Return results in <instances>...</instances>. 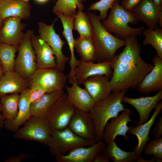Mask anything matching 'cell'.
<instances>
[{
    "instance_id": "cell-38",
    "label": "cell",
    "mask_w": 162,
    "mask_h": 162,
    "mask_svg": "<svg viewBox=\"0 0 162 162\" xmlns=\"http://www.w3.org/2000/svg\"><path fill=\"white\" fill-rule=\"evenodd\" d=\"M142 0H122L120 5L126 10L133 12Z\"/></svg>"
},
{
    "instance_id": "cell-20",
    "label": "cell",
    "mask_w": 162,
    "mask_h": 162,
    "mask_svg": "<svg viewBox=\"0 0 162 162\" xmlns=\"http://www.w3.org/2000/svg\"><path fill=\"white\" fill-rule=\"evenodd\" d=\"M55 14L59 18L62 22L63 30L62 33L66 39L68 44L70 53V58L69 60L70 66V71L68 76L69 82L70 83L76 81L75 76V70L76 68L78 65L80 60H77L74 52V39L73 34V21L74 17H70L66 16L59 13Z\"/></svg>"
},
{
    "instance_id": "cell-43",
    "label": "cell",
    "mask_w": 162,
    "mask_h": 162,
    "mask_svg": "<svg viewBox=\"0 0 162 162\" xmlns=\"http://www.w3.org/2000/svg\"><path fill=\"white\" fill-rule=\"evenodd\" d=\"M158 24L160 28L162 27V12L160 13L158 18Z\"/></svg>"
},
{
    "instance_id": "cell-1",
    "label": "cell",
    "mask_w": 162,
    "mask_h": 162,
    "mask_svg": "<svg viewBox=\"0 0 162 162\" xmlns=\"http://www.w3.org/2000/svg\"><path fill=\"white\" fill-rule=\"evenodd\" d=\"M123 50L112 61L113 70L109 86L112 92L134 89L152 70L153 65L141 57V46L136 36L126 38Z\"/></svg>"
},
{
    "instance_id": "cell-26",
    "label": "cell",
    "mask_w": 162,
    "mask_h": 162,
    "mask_svg": "<svg viewBox=\"0 0 162 162\" xmlns=\"http://www.w3.org/2000/svg\"><path fill=\"white\" fill-rule=\"evenodd\" d=\"M28 88L20 94L19 111L16 117L12 120H5L3 128L5 130L14 132L31 117Z\"/></svg>"
},
{
    "instance_id": "cell-45",
    "label": "cell",
    "mask_w": 162,
    "mask_h": 162,
    "mask_svg": "<svg viewBox=\"0 0 162 162\" xmlns=\"http://www.w3.org/2000/svg\"><path fill=\"white\" fill-rule=\"evenodd\" d=\"M157 4L162 6V0H153Z\"/></svg>"
},
{
    "instance_id": "cell-22",
    "label": "cell",
    "mask_w": 162,
    "mask_h": 162,
    "mask_svg": "<svg viewBox=\"0 0 162 162\" xmlns=\"http://www.w3.org/2000/svg\"><path fill=\"white\" fill-rule=\"evenodd\" d=\"M110 79L103 75H95L87 78L82 84L95 103L106 98L111 93Z\"/></svg>"
},
{
    "instance_id": "cell-48",
    "label": "cell",
    "mask_w": 162,
    "mask_h": 162,
    "mask_svg": "<svg viewBox=\"0 0 162 162\" xmlns=\"http://www.w3.org/2000/svg\"><path fill=\"white\" fill-rule=\"evenodd\" d=\"M3 20H2L0 15V28L2 26Z\"/></svg>"
},
{
    "instance_id": "cell-8",
    "label": "cell",
    "mask_w": 162,
    "mask_h": 162,
    "mask_svg": "<svg viewBox=\"0 0 162 162\" xmlns=\"http://www.w3.org/2000/svg\"><path fill=\"white\" fill-rule=\"evenodd\" d=\"M51 134V130L46 121L31 116L23 127L14 132L13 137L36 141L47 146Z\"/></svg>"
},
{
    "instance_id": "cell-13",
    "label": "cell",
    "mask_w": 162,
    "mask_h": 162,
    "mask_svg": "<svg viewBox=\"0 0 162 162\" xmlns=\"http://www.w3.org/2000/svg\"><path fill=\"white\" fill-rule=\"evenodd\" d=\"M111 61H105L94 63L86 62L81 59L75 70L76 82L79 85L88 77L95 75H104L110 79L112 77L113 70Z\"/></svg>"
},
{
    "instance_id": "cell-5",
    "label": "cell",
    "mask_w": 162,
    "mask_h": 162,
    "mask_svg": "<svg viewBox=\"0 0 162 162\" xmlns=\"http://www.w3.org/2000/svg\"><path fill=\"white\" fill-rule=\"evenodd\" d=\"M34 31L27 30L18 46L15 61L14 70L23 78L28 80L37 70L36 54L31 43Z\"/></svg>"
},
{
    "instance_id": "cell-39",
    "label": "cell",
    "mask_w": 162,
    "mask_h": 162,
    "mask_svg": "<svg viewBox=\"0 0 162 162\" xmlns=\"http://www.w3.org/2000/svg\"><path fill=\"white\" fill-rule=\"evenodd\" d=\"M152 135L155 138H160L162 136V117H160L152 131Z\"/></svg>"
},
{
    "instance_id": "cell-18",
    "label": "cell",
    "mask_w": 162,
    "mask_h": 162,
    "mask_svg": "<svg viewBox=\"0 0 162 162\" xmlns=\"http://www.w3.org/2000/svg\"><path fill=\"white\" fill-rule=\"evenodd\" d=\"M31 43L36 56L37 69L56 68V58L51 47L39 35L34 34Z\"/></svg>"
},
{
    "instance_id": "cell-10",
    "label": "cell",
    "mask_w": 162,
    "mask_h": 162,
    "mask_svg": "<svg viewBox=\"0 0 162 162\" xmlns=\"http://www.w3.org/2000/svg\"><path fill=\"white\" fill-rule=\"evenodd\" d=\"M56 20L57 19H55L50 25L43 22H39L38 24L39 35L53 50L56 58L57 68L63 71L66 63L69 61L70 58L63 54L62 48L65 42L61 39L54 29V25Z\"/></svg>"
},
{
    "instance_id": "cell-3",
    "label": "cell",
    "mask_w": 162,
    "mask_h": 162,
    "mask_svg": "<svg viewBox=\"0 0 162 162\" xmlns=\"http://www.w3.org/2000/svg\"><path fill=\"white\" fill-rule=\"evenodd\" d=\"M87 14L93 28L96 61H112L117 51L125 46L126 40L114 36L107 31L102 25L99 16L91 12H88Z\"/></svg>"
},
{
    "instance_id": "cell-30",
    "label": "cell",
    "mask_w": 162,
    "mask_h": 162,
    "mask_svg": "<svg viewBox=\"0 0 162 162\" xmlns=\"http://www.w3.org/2000/svg\"><path fill=\"white\" fill-rule=\"evenodd\" d=\"M20 94L14 93L0 96L2 113L5 120H12L17 116L19 111Z\"/></svg>"
},
{
    "instance_id": "cell-41",
    "label": "cell",
    "mask_w": 162,
    "mask_h": 162,
    "mask_svg": "<svg viewBox=\"0 0 162 162\" xmlns=\"http://www.w3.org/2000/svg\"><path fill=\"white\" fill-rule=\"evenodd\" d=\"M110 160L102 152L97 154L94 157L93 162H109Z\"/></svg>"
},
{
    "instance_id": "cell-2",
    "label": "cell",
    "mask_w": 162,
    "mask_h": 162,
    "mask_svg": "<svg viewBox=\"0 0 162 162\" xmlns=\"http://www.w3.org/2000/svg\"><path fill=\"white\" fill-rule=\"evenodd\" d=\"M128 91L112 92L105 99L95 103L88 112L94 124L96 142L102 139L105 127L109 121L125 110L122 98Z\"/></svg>"
},
{
    "instance_id": "cell-6",
    "label": "cell",
    "mask_w": 162,
    "mask_h": 162,
    "mask_svg": "<svg viewBox=\"0 0 162 162\" xmlns=\"http://www.w3.org/2000/svg\"><path fill=\"white\" fill-rule=\"evenodd\" d=\"M95 143L78 136L67 127L52 131L47 146L51 154L55 156L65 154L76 147L90 146Z\"/></svg>"
},
{
    "instance_id": "cell-37",
    "label": "cell",
    "mask_w": 162,
    "mask_h": 162,
    "mask_svg": "<svg viewBox=\"0 0 162 162\" xmlns=\"http://www.w3.org/2000/svg\"><path fill=\"white\" fill-rule=\"evenodd\" d=\"M29 84L28 95L31 104L39 99L46 92L43 87L38 82H32Z\"/></svg>"
},
{
    "instance_id": "cell-16",
    "label": "cell",
    "mask_w": 162,
    "mask_h": 162,
    "mask_svg": "<svg viewBox=\"0 0 162 162\" xmlns=\"http://www.w3.org/2000/svg\"><path fill=\"white\" fill-rule=\"evenodd\" d=\"M152 62L153 68L136 87L138 92L148 94L162 90V58L156 55Z\"/></svg>"
},
{
    "instance_id": "cell-32",
    "label": "cell",
    "mask_w": 162,
    "mask_h": 162,
    "mask_svg": "<svg viewBox=\"0 0 162 162\" xmlns=\"http://www.w3.org/2000/svg\"><path fill=\"white\" fill-rule=\"evenodd\" d=\"M18 46L0 43V61L4 72L14 71L15 55Z\"/></svg>"
},
{
    "instance_id": "cell-24",
    "label": "cell",
    "mask_w": 162,
    "mask_h": 162,
    "mask_svg": "<svg viewBox=\"0 0 162 162\" xmlns=\"http://www.w3.org/2000/svg\"><path fill=\"white\" fill-rule=\"evenodd\" d=\"M72 85L70 87L65 86L69 101L77 109L88 112L95 102L85 88L80 87L76 82Z\"/></svg>"
},
{
    "instance_id": "cell-34",
    "label": "cell",
    "mask_w": 162,
    "mask_h": 162,
    "mask_svg": "<svg viewBox=\"0 0 162 162\" xmlns=\"http://www.w3.org/2000/svg\"><path fill=\"white\" fill-rule=\"evenodd\" d=\"M80 8L83 10L84 6L78 0H57L53 8L54 14L58 12L70 17H75L76 9Z\"/></svg>"
},
{
    "instance_id": "cell-15",
    "label": "cell",
    "mask_w": 162,
    "mask_h": 162,
    "mask_svg": "<svg viewBox=\"0 0 162 162\" xmlns=\"http://www.w3.org/2000/svg\"><path fill=\"white\" fill-rule=\"evenodd\" d=\"M131 113L130 110L126 109L122 111L120 115L110 119L107 123L104 131L102 139L105 142L108 144L115 141L118 136H123L125 139H128L127 134L129 127L128 124L130 122H135L130 118Z\"/></svg>"
},
{
    "instance_id": "cell-25",
    "label": "cell",
    "mask_w": 162,
    "mask_h": 162,
    "mask_svg": "<svg viewBox=\"0 0 162 162\" xmlns=\"http://www.w3.org/2000/svg\"><path fill=\"white\" fill-rule=\"evenodd\" d=\"M64 93L63 90L46 93L31 103L30 112L31 116L46 121L50 109Z\"/></svg>"
},
{
    "instance_id": "cell-14",
    "label": "cell",
    "mask_w": 162,
    "mask_h": 162,
    "mask_svg": "<svg viewBox=\"0 0 162 162\" xmlns=\"http://www.w3.org/2000/svg\"><path fill=\"white\" fill-rule=\"evenodd\" d=\"M68 127L78 136L94 143L96 142L94 124L88 112L76 109Z\"/></svg>"
},
{
    "instance_id": "cell-31",
    "label": "cell",
    "mask_w": 162,
    "mask_h": 162,
    "mask_svg": "<svg viewBox=\"0 0 162 162\" xmlns=\"http://www.w3.org/2000/svg\"><path fill=\"white\" fill-rule=\"evenodd\" d=\"M73 29L77 31L80 36L86 37L93 39V29L89 17L81 8H78L74 17Z\"/></svg>"
},
{
    "instance_id": "cell-9",
    "label": "cell",
    "mask_w": 162,
    "mask_h": 162,
    "mask_svg": "<svg viewBox=\"0 0 162 162\" xmlns=\"http://www.w3.org/2000/svg\"><path fill=\"white\" fill-rule=\"evenodd\" d=\"M68 79L63 71L56 68L37 69L28 80L29 83H38L48 93L63 90Z\"/></svg>"
},
{
    "instance_id": "cell-17",
    "label": "cell",
    "mask_w": 162,
    "mask_h": 162,
    "mask_svg": "<svg viewBox=\"0 0 162 162\" xmlns=\"http://www.w3.org/2000/svg\"><path fill=\"white\" fill-rule=\"evenodd\" d=\"M162 99V90L152 96L132 98L124 95L122 98V102L131 105L138 112L139 116L138 125H139L148 120L151 112Z\"/></svg>"
},
{
    "instance_id": "cell-40",
    "label": "cell",
    "mask_w": 162,
    "mask_h": 162,
    "mask_svg": "<svg viewBox=\"0 0 162 162\" xmlns=\"http://www.w3.org/2000/svg\"><path fill=\"white\" fill-rule=\"evenodd\" d=\"M31 156L24 153H21L16 156H11L8 158L5 162H21L23 160Z\"/></svg>"
},
{
    "instance_id": "cell-7",
    "label": "cell",
    "mask_w": 162,
    "mask_h": 162,
    "mask_svg": "<svg viewBox=\"0 0 162 162\" xmlns=\"http://www.w3.org/2000/svg\"><path fill=\"white\" fill-rule=\"evenodd\" d=\"M76 109L64 93L52 106L46 119L51 132L68 127Z\"/></svg>"
},
{
    "instance_id": "cell-49",
    "label": "cell",
    "mask_w": 162,
    "mask_h": 162,
    "mask_svg": "<svg viewBox=\"0 0 162 162\" xmlns=\"http://www.w3.org/2000/svg\"><path fill=\"white\" fill-rule=\"evenodd\" d=\"M25 2H28L30 0H22Z\"/></svg>"
},
{
    "instance_id": "cell-29",
    "label": "cell",
    "mask_w": 162,
    "mask_h": 162,
    "mask_svg": "<svg viewBox=\"0 0 162 162\" xmlns=\"http://www.w3.org/2000/svg\"><path fill=\"white\" fill-rule=\"evenodd\" d=\"M74 47L81 57L86 62L96 61V48L93 40L86 37L80 36L74 39Z\"/></svg>"
},
{
    "instance_id": "cell-36",
    "label": "cell",
    "mask_w": 162,
    "mask_h": 162,
    "mask_svg": "<svg viewBox=\"0 0 162 162\" xmlns=\"http://www.w3.org/2000/svg\"><path fill=\"white\" fill-rule=\"evenodd\" d=\"M116 0H100L91 4L88 11L98 10L100 12L99 16L101 20L106 18L109 10Z\"/></svg>"
},
{
    "instance_id": "cell-50",
    "label": "cell",
    "mask_w": 162,
    "mask_h": 162,
    "mask_svg": "<svg viewBox=\"0 0 162 162\" xmlns=\"http://www.w3.org/2000/svg\"><path fill=\"white\" fill-rule=\"evenodd\" d=\"M0 64L1 65V63L0 61Z\"/></svg>"
},
{
    "instance_id": "cell-23",
    "label": "cell",
    "mask_w": 162,
    "mask_h": 162,
    "mask_svg": "<svg viewBox=\"0 0 162 162\" xmlns=\"http://www.w3.org/2000/svg\"><path fill=\"white\" fill-rule=\"evenodd\" d=\"M31 6L22 0H0V15L3 20L10 17L26 20L31 15Z\"/></svg>"
},
{
    "instance_id": "cell-42",
    "label": "cell",
    "mask_w": 162,
    "mask_h": 162,
    "mask_svg": "<svg viewBox=\"0 0 162 162\" xmlns=\"http://www.w3.org/2000/svg\"><path fill=\"white\" fill-rule=\"evenodd\" d=\"M2 105L0 99V128H4L5 119L2 113Z\"/></svg>"
},
{
    "instance_id": "cell-4",
    "label": "cell",
    "mask_w": 162,
    "mask_h": 162,
    "mask_svg": "<svg viewBox=\"0 0 162 162\" xmlns=\"http://www.w3.org/2000/svg\"><path fill=\"white\" fill-rule=\"evenodd\" d=\"M110 8L108 17L101 22L107 31L124 39L141 34L144 27L134 28L129 26V23L136 24L139 20L133 12L126 10L121 6L119 0H116Z\"/></svg>"
},
{
    "instance_id": "cell-33",
    "label": "cell",
    "mask_w": 162,
    "mask_h": 162,
    "mask_svg": "<svg viewBox=\"0 0 162 162\" xmlns=\"http://www.w3.org/2000/svg\"><path fill=\"white\" fill-rule=\"evenodd\" d=\"M145 38L142 42L143 45H151L155 49L157 55L162 58V29L158 27L154 29L147 28L142 31Z\"/></svg>"
},
{
    "instance_id": "cell-44",
    "label": "cell",
    "mask_w": 162,
    "mask_h": 162,
    "mask_svg": "<svg viewBox=\"0 0 162 162\" xmlns=\"http://www.w3.org/2000/svg\"><path fill=\"white\" fill-rule=\"evenodd\" d=\"M5 72L1 65L0 64V79L4 75Z\"/></svg>"
},
{
    "instance_id": "cell-28",
    "label": "cell",
    "mask_w": 162,
    "mask_h": 162,
    "mask_svg": "<svg viewBox=\"0 0 162 162\" xmlns=\"http://www.w3.org/2000/svg\"><path fill=\"white\" fill-rule=\"evenodd\" d=\"M102 152L114 162H137L138 159L136 152H127L122 149L115 141L108 144Z\"/></svg>"
},
{
    "instance_id": "cell-11",
    "label": "cell",
    "mask_w": 162,
    "mask_h": 162,
    "mask_svg": "<svg viewBox=\"0 0 162 162\" xmlns=\"http://www.w3.org/2000/svg\"><path fill=\"white\" fill-rule=\"evenodd\" d=\"M21 20L17 17H10L3 20L0 28V43L18 46L24 38L23 31L26 26Z\"/></svg>"
},
{
    "instance_id": "cell-46",
    "label": "cell",
    "mask_w": 162,
    "mask_h": 162,
    "mask_svg": "<svg viewBox=\"0 0 162 162\" xmlns=\"http://www.w3.org/2000/svg\"><path fill=\"white\" fill-rule=\"evenodd\" d=\"M35 0L39 3H44L47 2L49 0Z\"/></svg>"
},
{
    "instance_id": "cell-27",
    "label": "cell",
    "mask_w": 162,
    "mask_h": 162,
    "mask_svg": "<svg viewBox=\"0 0 162 162\" xmlns=\"http://www.w3.org/2000/svg\"><path fill=\"white\" fill-rule=\"evenodd\" d=\"M29 87L28 80L23 78L15 71L7 72L0 79V96L20 93Z\"/></svg>"
},
{
    "instance_id": "cell-35",
    "label": "cell",
    "mask_w": 162,
    "mask_h": 162,
    "mask_svg": "<svg viewBox=\"0 0 162 162\" xmlns=\"http://www.w3.org/2000/svg\"><path fill=\"white\" fill-rule=\"evenodd\" d=\"M146 155H153L156 161H162V138H155L146 144L143 148Z\"/></svg>"
},
{
    "instance_id": "cell-21",
    "label": "cell",
    "mask_w": 162,
    "mask_h": 162,
    "mask_svg": "<svg viewBox=\"0 0 162 162\" xmlns=\"http://www.w3.org/2000/svg\"><path fill=\"white\" fill-rule=\"evenodd\" d=\"M162 101L158 103L150 118L143 124L136 127H129L128 133L135 135L138 140V144L134 150L138 156L140 157L143 151V148L147 142L150 139L149 134L151 128L154 123L157 117L162 110Z\"/></svg>"
},
{
    "instance_id": "cell-19",
    "label": "cell",
    "mask_w": 162,
    "mask_h": 162,
    "mask_svg": "<svg viewBox=\"0 0 162 162\" xmlns=\"http://www.w3.org/2000/svg\"><path fill=\"white\" fill-rule=\"evenodd\" d=\"M162 12V6L156 4L153 0H142L133 13L148 28L154 29L158 27V18Z\"/></svg>"
},
{
    "instance_id": "cell-12",
    "label": "cell",
    "mask_w": 162,
    "mask_h": 162,
    "mask_svg": "<svg viewBox=\"0 0 162 162\" xmlns=\"http://www.w3.org/2000/svg\"><path fill=\"white\" fill-rule=\"evenodd\" d=\"M105 147L102 140L88 146L76 147L65 154L56 155L57 162H93L94 157L102 152Z\"/></svg>"
},
{
    "instance_id": "cell-47",
    "label": "cell",
    "mask_w": 162,
    "mask_h": 162,
    "mask_svg": "<svg viewBox=\"0 0 162 162\" xmlns=\"http://www.w3.org/2000/svg\"><path fill=\"white\" fill-rule=\"evenodd\" d=\"M79 2L81 4H82L88 0H78Z\"/></svg>"
}]
</instances>
